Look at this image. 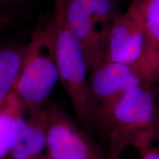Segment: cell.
<instances>
[{
    "instance_id": "7c38bea8",
    "label": "cell",
    "mask_w": 159,
    "mask_h": 159,
    "mask_svg": "<svg viewBox=\"0 0 159 159\" xmlns=\"http://www.w3.org/2000/svg\"><path fill=\"white\" fill-rule=\"evenodd\" d=\"M91 18L98 27L102 25L103 30L112 22L120 11L116 0H76Z\"/></svg>"
},
{
    "instance_id": "2e32d148",
    "label": "cell",
    "mask_w": 159,
    "mask_h": 159,
    "mask_svg": "<svg viewBox=\"0 0 159 159\" xmlns=\"http://www.w3.org/2000/svg\"><path fill=\"white\" fill-rule=\"evenodd\" d=\"M159 139V111L157 112V117L156 122V127H155V139L154 141Z\"/></svg>"
},
{
    "instance_id": "6da1fadb",
    "label": "cell",
    "mask_w": 159,
    "mask_h": 159,
    "mask_svg": "<svg viewBox=\"0 0 159 159\" xmlns=\"http://www.w3.org/2000/svg\"><path fill=\"white\" fill-rule=\"evenodd\" d=\"M153 84L133 87L97 115L96 123L108 133L109 159H119L128 146L140 151L153 144L158 112Z\"/></svg>"
},
{
    "instance_id": "52a82bcc",
    "label": "cell",
    "mask_w": 159,
    "mask_h": 159,
    "mask_svg": "<svg viewBox=\"0 0 159 159\" xmlns=\"http://www.w3.org/2000/svg\"><path fill=\"white\" fill-rule=\"evenodd\" d=\"M65 19L83 49L89 73L105 61V31H101L76 0H61Z\"/></svg>"
},
{
    "instance_id": "e0dca14e",
    "label": "cell",
    "mask_w": 159,
    "mask_h": 159,
    "mask_svg": "<svg viewBox=\"0 0 159 159\" xmlns=\"http://www.w3.org/2000/svg\"><path fill=\"white\" fill-rule=\"evenodd\" d=\"M35 159H52V158H50L49 157L47 156V154L46 155L43 154V155H41V156H40L39 157H38V158H36Z\"/></svg>"
},
{
    "instance_id": "4fadbf2b",
    "label": "cell",
    "mask_w": 159,
    "mask_h": 159,
    "mask_svg": "<svg viewBox=\"0 0 159 159\" xmlns=\"http://www.w3.org/2000/svg\"><path fill=\"white\" fill-rule=\"evenodd\" d=\"M140 159H159V147L153 144L139 151Z\"/></svg>"
},
{
    "instance_id": "7a4b0ae2",
    "label": "cell",
    "mask_w": 159,
    "mask_h": 159,
    "mask_svg": "<svg viewBox=\"0 0 159 159\" xmlns=\"http://www.w3.org/2000/svg\"><path fill=\"white\" fill-rule=\"evenodd\" d=\"M56 39L57 21L54 11L39 24L28 44L25 46L22 68L15 93L26 114L43 108L60 80Z\"/></svg>"
},
{
    "instance_id": "8fae6325",
    "label": "cell",
    "mask_w": 159,
    "mask_h": 159,
    "mask_svg": "<svg viewBox=\"0 0 159 159\" xmlns=\"http://www.w3.org/2000/svg\"><path fill=\"white\" fill-rule=\"evenodd\" d=\"M23 111L15 91L0 107V159H8L16 123Z\"/></svg>"
},
{
    "instance_id": "8992f818",
    "label": "cell",
    "mask_w": 159,
    "mask_h": 159,
    "mask_svg": "<svg viewBox=\"0 0 159 159\" xmlns=\"http://www.w3.org/2000/svg\"><path fill=\"white\" fill-rule=\"evenodd\" d=\"M89 80L95 121L99 113L125 91L148 81L136 67L108 61H105L91 71L89 73Z\"/></svg>"
},
{
    "instance_id": "30bf717a",
    "label": "cell",
    "mask_w": 159,
    "mask_h": 159,
    "mask_svg": "<svg viewBox=\"0 0 159 159\" xmlns=\"http://www.w3.org/2000/svg\"><path fill=\"white\" fill-rule=\"evenodd\" d=\"M25 53V46L0 49V107L15 91Z\"/></svg>"
},
{
    "instance_id": "ba28073f",
    "label": "cell",
    "mask_w": 159,
    "mask_h": 159,
    "mask_svg": "<svg viewBox=\"0 0 159 159\" xmlns=\"http://www.w3.org/2000/svg\"><path fill=\"white\" fill-rule=\"evenodd\" d=\"M47 111L42 108L31 114L23 111L16 123L8 159H35L46 150Z\"/></svg>"
},
{
    "instance_id": "5b68a950",
    "label": "cell",
    "mask_w": 159,
    "mask_h": 159,
    "mask_svg": "<svg viewBox=\"0 0 159 159\" xmlns=\"http://www.w3.org/2000/svg\"><path fill=\"white\" fill-rule=\"evenodd\" d=\"M46 108L47 156L52 159H108L63 109L55 105Z\"/></svg>"
},
{
    "instance_id": "9a60e30c",
    "label": "cell",
    "mask_w": 159,
    "mask_h": 159,
    "mask_svg": "<svg viewBox=\"0 0 159 159\" xmlns=\"http://www.w3.org/2000/svg\"><path fill=\"white\" fill-rule=\"evenodd\" d=\"M9 22L10 21L7 19V16H0V32L6 28V27H7Z\"/></svg>"
},
{
    "instance_id": "9c48e42d",
    "label": "cell",
    "mask_w": 159,
    "mask_h": 159,
    "mask_svg": "<svg viewBox=\"0 0 159 159\" xmlns=\"http://www.w3.org/2000/svg\"><path fill=\"white\" fill-rule=\"evenodd\" d=\"M146 36L145 71L152 83L159 81V0H141Z\"/></svg>"
},
{
    "instance_id": "277c9868",
    "label": "cell",
    "mask_w": 159,
    "mask_h": 159,
    "mask_svg": "<svg viewBox=\"0 0 159 159\" xmlns=\"http://www.w3.org/2000/svg\"><path fill=\"white\" fill-rule=\"evenodd\" d=\"M145 55L146 36L141 0H134L105 29V61L136 67L150 81L145 71Z\"/></svg>"
},
{
    "instance_id": "5bb4252c",
    "label": "cell",
    "mask_w": 159,
    "mask_h": 159,
    "mask_svg": "<svg viewBox=\"0 0 159 159\" xmlns=\"http://www.w3.org/2000/svg\"><path fill=\"white\" fill-rule=\"evenodd\" d=\"M21 1H22V0H0V8L7 5H12Z\"/></svg>"
},
{
    "instance_id": "3957f363",
    "label": "cell",
    "mask_w": 159,
    "mask_h": 159,
    "mask_svg": "<svg viewBox=\"0 0 159 159\" xmlns=\"http://www.w3.org/2000/svg\"><path fill=\"white\" fill-rule=\"evenodd\" d=\"M57 21L56 61L59 79L69 97L77 118L85 128L96 125L89 80V69L83 49L65 19L61 0H54Z\"/></svg>"
}]
</instances>
